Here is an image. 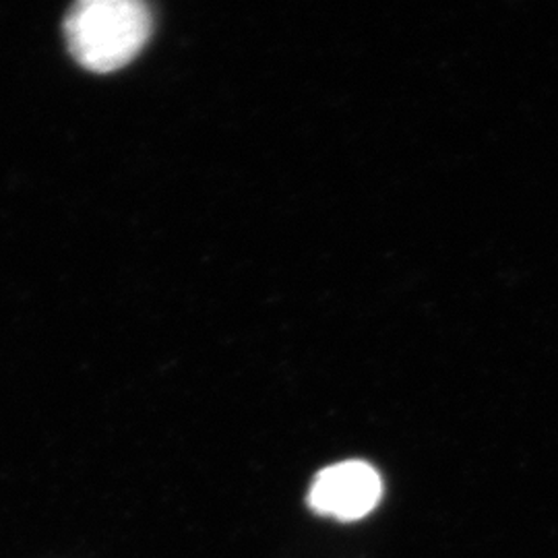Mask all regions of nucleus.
<instances>
[{"label":"nucleus","instance_id":"f257e3e1","mask_svg":"<svg viewBox=\"0 0 558 558\" xmlns=\"http://www.w3.org/2000/svg\"><path fill=\"white\" fill-rule=\"evenodd\" d=\"M151 25L145 0H75L64 21V36L81 66L110 73L140 54Z\"/></svg>","mask_w":558,"mask_h":558},{"label":"nucleus","instance_id":"f03ea898","mask_svg":"<svg viewBox=\"0 0 558 558\" xmlns=\"http://www.w3.org/2000/svg\"><path fill=\"white\" fill-rule=\"evenodd\" d=\"M380 495L379 472L366 461L350 459L320 470L308 493V507L319 515L356 521L379 505Z\"/></svg>","mask_w":558,"mask_h":558}]
</instances>
